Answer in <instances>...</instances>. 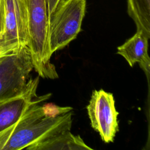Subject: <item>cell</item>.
I'll return each instance as SVG.
<instances>
[{
	"instance_id": "obj_2",
	"label": "cell",
	"mask_w": 150,
	"mask_h": 150,
	"mask_svg": "<svg viewBox=\"0 0 150 150\" xmlns=\"http://www.w3.org/2000/svg\"><path fill=\"white\" fill-rule=\"evenodd\" d=\"M28 16L29 41L33 69L44 79H55L58 74L50 62L49 15L46 0H26Z\"/></svg>"
},
{
	"instance_id": "obj_9",
	"label": "cell",
	"mask_w": 150,
	"mask_h": 150,
	"mask_svg": "<svg viewBox=\"0 0 150 150\" xmlns=\"http://www.w3.org/2000/svg\"><path fill=\"white\" fill-rule=\"evenodd\" d=\"M148 38L143 33L137 31L129 39L117 47V54L122 56L133 67L136 63L140 62L148 56Z\"/></svg>"
},
{
	"instance_id": "obj_6",
	"label": "cell",
	"mask_w": 150,
	"mask_h": 150,
	"mask_svg": "<svg viewBox=\"0 0 150 150\" xmlns=\"http://www.w3.org/2000/svg\"><path fill=\"white\" fill-rule=\"evenodd\" d=\"M4 42L13 52L27 46L28 16L26 0H4Z\"/></svg>"
},
{
	"instance_id": "obj_11",
	"label": "cell",
	"mask_w": 150,
	"mask_h": 150,
	"mask_svg": "<svg viewBox=\"0 0 150 150\" xmlns=\"http://www.w3.org/2000/svg\"><path fill=\"white\" fill-rule=\"evenodd\" d=\"M140 67L144 71L145 73L146 77L148 79H149V67H150V59L149 56H147L145 57L144 59H142L140 62L138 63Z\"/></svg>"
},
{
	"instance_id": "obj_14",
	"label": "cell",
	"mask_w": 150,
	"mask_h": 150,
	"mask_svg": "<svg viewBox=\"0 0 150 150\" xmlns=\"http://www.w3.org/2000/svg\"><path fill=\"white\" fill-rule=\"evenodd\" d=\"M1 1H2V0H0V4H1Z\"/></svg>"
},
{
	"instance_id": "obj_4",
	"label": "cell",
	"mask_w": 150,
	"mask_h": 150,
	"mask_svg": "<svg viewBox=\"0 0 150 150\" xmlns=\"http://www.w3.org/2000/svg\"><path fill=\"white\" fill-rule=\"evenodd\" d=\"M33 69L30 51L23 46L0 59V101L15 96L26 87Z\"/></svg>"
},
{
	"instance_id": "obj_7",
	"label": "cell",
	"mask_w": 150,
	"mask_h": 150,
	"mask_svg": "<svg viewBox=\"0 0 150 150\" xmlns=\"http://www.w3.org/2000/svg\"><path fill=\"white\" fill-rule=\"evenodd\" d=\"M39 76L30 78L25 89L19 94L0 101V132L16 122L33 104L47 100L51 94L38 96L36 91Z\"/></svg>"
},
{
	"instance_id": "obj_3",
	"label": "cell",
	"mask_w": 150,
	"mask_h": 150,
	"mask_svg": "<svg viewBox=\"0 0 150 150\" xmlns=\"http://www.w3.org/2000/svg\"><path fill=\"white\" fill-rule=\"evenodd\" d=\"M86 0H62L49 18L51 53L63 49L81 30Z\"/></svg>"
},
{
	"instance_id": "obj_8",
	"label": "cell",
	"mask_w": 150,
	"mask_h": 150,
	"mask_svg": "<svg viewBox=\"0 0 150 150\" xmlns=\"http://www.w3.org/2000/svg\"><path fill=\"white\" fill-rule=\"evenodd\" d=\"M28 150H79L93 149L85 144L79 135H73L70 130L36 143L26 148Z\"/></svg>"
},
{
	"instance_id": "obj_13",
	"label": "cell",
	"mask_w": 150,
	"mask_h": 150,
	"mask_svg": "<svg viewBox=\"0 0 150 150\" xmlns=\"http://www.w3.org/2000/svg\"><path fill=\"white\" fill-rule=\"evenodd\" d=\"M62 0H46L49 18Z\"/></svg>"
},
{
	"instance_id": "obj_1",
	"label": "cell",
	"mask_w": 150,
	"mask_h": 150,
	"mask_svg": "<svg viewBox=\"0 0 150 150\" xmlns=\"http://www.w3.org/2000/svg\"><path fill=\"white\" fill-rule=\"evenodd\" d=\"M40 103L31 105L16 122L0 132V150L26 149L70 130L71 107Z\"/></svg>"
},
{
	"instance_id": "obj_12",
	"label": "cell",
	"mask_w": 150,
	"mask_h": 150,
	"mask_svg": "<svg viewBox=\"0 0 150 150\" xmlns=\"http://www.w3.org/2000/svg\"><path fill=\"white\" fill-rule=\"evenodd\" d=\"M11 52H12L9 49L5 43L4 36L0 37V59Z\"/></svg>"
},
{
	"instance_id": "obj_5",
	"label": "cell",
	"mask_w": 150,
	"mask_h": 150,
	"mask_svg": "<svg viewBox=\"0 0 150 150\" xmlns=\"http://www.w3.org/2000/svg\"><path fill=\"white\" fill-rule=\"evenodd\" d=\"M86 108L92 128L105 143L113 142L118 131V112L112 94L103 89L93 90Z\"/></svg>"
},
{
	"instance_id": "obj_10",
	"label": "cell",
	"mask_w": 150,
	"mask_h": 150,
	"mask_svg": "<svg viewBox=\"0 0 150 150\" xmlns=\"http://www.w3.org/2000/svg\"><path fill=\"white\" fill-rule=\"evenodd\" d=\"M127 12L133 19L137 31L150 38V0H127Z\"/></svg>"
}]
</instances>
